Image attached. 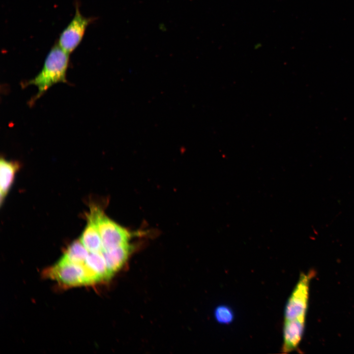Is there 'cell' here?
Listing matches in <instances>:
<instances>
[{"label": "cell", "mask_w": 354, "mask_h": 354, "mask_svg": "<svg viewBox=\"0 0 354 354\" xmlns=\"http://www.w3.org/2000/svg\"><path fill=\"white\" fill-rule=\"evenodd\" d=\"M69 54L56 43L48 53L39 73L26 83L37 87L38 92L31 100V104L40 98L50 87L58 83H66V75Z\"/></svg>", "instance_id": "obj_1"}, {"label": "cell", "mask_w": 354, "mask_h": 354, "mask_svg": "<svg viewBox=\"0 0 354 354\" xmlns=\"http://www.w3.org/2000/svg\"><path fill=\"white\" fill-rule=\"evenodd\" d=\"M44 275L66 287L88 285L97 283L85 263H74L62 258L54 266L47 268L44 271Z\"/></svg>", "instance_id": "obj_2"}, {"label": "cell", "mask_w": 354, "mask_h": 354, "mask_svg": "<svg viewBox=\"0 0 354 354\" xmlns=\"http://www.w3.org/2000/svg\"><path fill=\"white\" fill-rule=\"evenodd\" d=\"M93 219L102 240L103 251L129 243L132 235L108 218L98 207L91 206L89 214Z\"/></svg>", "instance_id": "obj_3"}, {"label": "cell", "mask_w": 354, "mask_h": 354, "mask_svg": "<svg viewBox=\"0 0 354 354\" xmlns=\"http://www.w3.org/2000/svg\"><path fill=\"white\" fill-rule=\"evenodd\" d=\"M94 20L83 16L76 5L74 16L60 34L58 45L67 53H71L80 44L87 27Z\"/></svg>", "instance_id": "obj_4"}, {"label": "cell", "mask_w": 354, "mask_h": 354, "mask_svg": "<svg viewBox=\"0 0 354 354\" xmlns=\"http://www.w3.org/2000/svg\"><path fill=\"white\" fill-rule=\"evenodd\" d=\"M312 273L302 274L287 300L284 311V320L305 316L307 311L309 283Z\"/></svg>", "instance_id": "obj_5"}, {"label": "cell", "mask_w": 354, "mask_h": 354, "mask_svg": "<svg viewBox=\"0 0 354 354\" xmlns=\"http://www.w3.org/2000/svg\"><path fill=\"white\" fill-rule=\"evenodd\" d=\"M305 316L284 320L283 343L282 351L288 353L295 350L302 338L304 328Z\"/></svg>", "instance_id": "obj_6"}, {"label": "cell", "mask_w": 354, "mask_h": 354, "mask_svg": "<svg viewBox=\"0 0 354 354\" xmlns=\"http://www.w3.org/2000/svg\"><path fill=\"white\" fill-rule=\"evenodd\" d=\"M131 250V246L127 243L102 252L108 271L112 276L122 267Z\"/></svg>", "instance_id": "obj_7"}, {"label": "cell", "mask_w": 354, "mask_h": 354, "mask_svg": "<svg viewBox=\"0 0 354 354\" xmlns=\"http://www.w3.org/2000/svg\"><path fill=\"white\" fill-rule=\"evenodd\" d=\"M20 164L16 161H8L3 158L0 160V202L2 204L14 181Z\"/></svg>", "instance_id": "obj_8"}, {"label": "cell", "mask_w": 354, "mask_h": 354, "mask_svg": "<svg viewBox=\"0 0 354 354\" xmlns=\"http://www.w3.org/2000/svg\"><path fill=\"white\" fill-rule=\"evenodd\" d=\"M88 216L87 224L80 240L89 252H102V242L98 230L92 218Z\"/></svg>", "instance_id": "obj_9"}, {"label": "cell", "mask_w": 354, "mask_h": 354, "mask_svg": "<svg viewBox=\"0 0 354 354\" xmlns=\"http://www.w3.org/2000/svg\"><path fill=\"white\" fill-rule=\"evenodd\" d=\"M85 265L95 276L98 282L109 279L110 274L102 252H89Z\"/></svg>", "instance_id": "obj_10"}, {"label": "cell", "mask_w": 354, "mask_h": 354, "mask_svg": "<svg viewBox=\"0 0 354 354\" xmlns=\"http://www.w3.org/2000/svg\"><path fill=\"white\" fill-rule=\"evenodd\" d=\"M89 253L81 240H76L67 247L61 258L74 263L84 264Z\"/></svg>", "instance_id": "obj_11"}, {"label": "cell", "mask_w": 354, "mask_h": 354, "mask_svg": "<svg viewBox=\"0 0 354 354\" xmlns=\"http://www.w3.org/2000/svg\"><path fill=\"white\" fill-rule=\"evenodd\" d=\"M214 315L216 321L221 324L231 323L234 318L232 309L226 305H220L215 308Z\"/></svg>", "instance_id": "obj_12"}]
</instances>
